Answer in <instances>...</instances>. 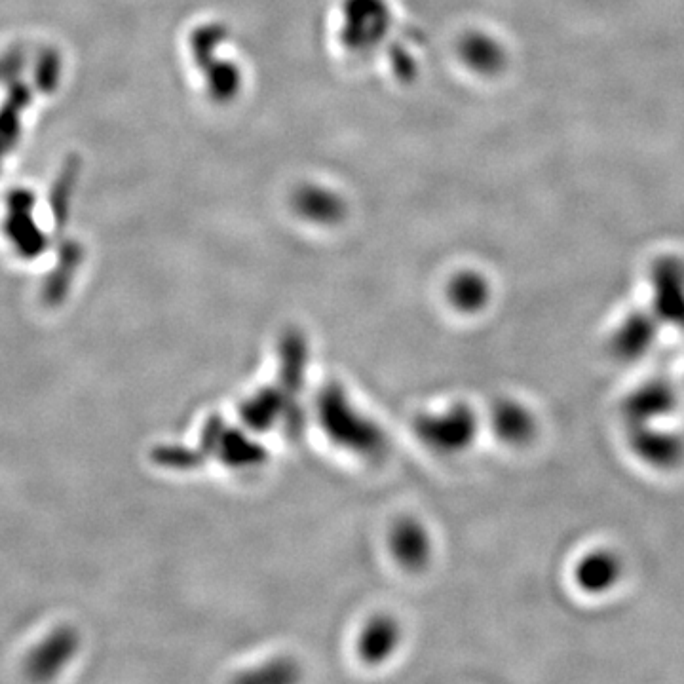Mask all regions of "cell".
Wrapping results in <instances>:
<instances>
[{
  "instance_id": "4",
  "label": "cell",
  "mask_w": 684,
  "mask_h": 684,
  "mask_svg": "<svg viewBox=\"0 0 684 684\" xmlns=\"http://www.w3.org/2000/svg\"><path fill=\"white\" fill-rule=\"evenodd\" d=\"M483 297H485V289H483V284H481L477 278H468V280H462V282L458 284L456 299H458L460 303L474 306V304L481 303Z\"/></svg>"
},
{
  "instance_id": "5",
  "label": "cell",
  "mask_w": 684,
  "mask_h": 684,
  "mask_svg": "<svg viewBox=\"0 0 684 684\" xmlns=\"http://www.w3.org/2000/svg\"><path fill=\"white\" fill-rule=\"evenodd\" d=\"M415 536H417V534H415V532H413V534H411V546H413V540H415ZM407 551H409V553H411V559H415V555H417V553H415V550H411V548H409V550H407Z\"/></svg>"
},
{
  "instance_id": "2",
  "label": "cell",
  "mask_w": 684,
  "mask_h": 684,
  "mask_svg": "<svg viewBox=\"0 0 684 684\" xmlns=\"http://www.w3.org/2000/svg\"><path fill=\"white\" fill-rule=\"evenodd\" d=\"M78 263H80V255L76 249H71L63 255V259L54 270V274L44 284V303L57 306V304L65 301L71 284H73Z\"/></svg>"
},
{
  "instance_id": "3",
  "label": "cell",
  "mask_w": 684,
  "mask_h": 684,
  "mask_svg": "<svg viewBox=\"0 0 684 684\" xmlns=\"http://www.w3.org/2000/svg\"><path fill=\"white\" fill-rule=\"evenodd\" d=\"M464 52H466V59L472 63V67L483 73L498 71L504 61L502 48L494 42L493 38L481 37V35L470 37Z\"/></svg>"
},
{
  "instance_id": "1",
  "label": "cell",
  "mask_w": 684,
  "mask_h": 684,
  "mask_svg": "<svg viewBox=\"0 0 684 684\" xmlns=\"http://www.w3.org/2000/svg\"><path fill=\"white\" fill-rule=\"evenodd\" d=\"M78 645L80 637L75 627H57L29 654L25 662L27 677L33 681L54 679L75 658Z\"/></svg>"
}]
</instances>
